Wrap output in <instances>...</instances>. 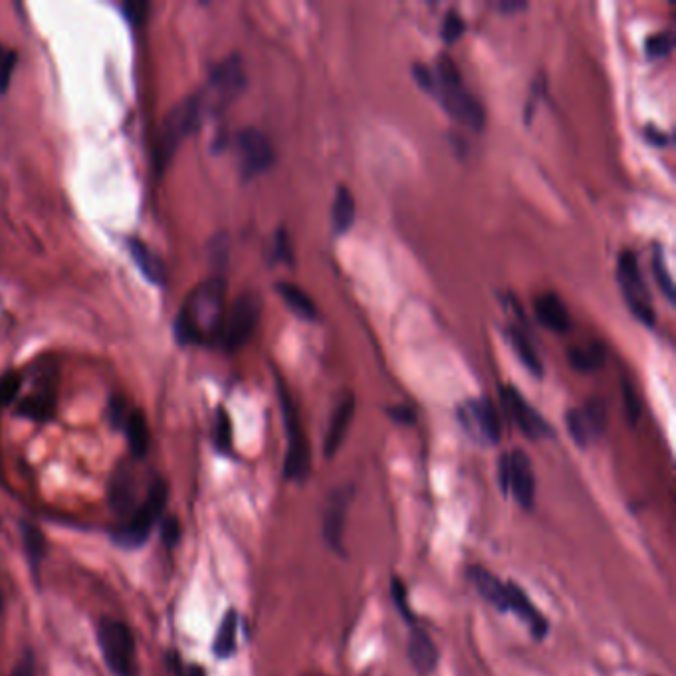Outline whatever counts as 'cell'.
<instances>
[{
  "mask_svg": "<svg viewBox=\"0 0 676 676\" xmlns=\"http://www.w3.org/2000/svg\"><path fill=\"white\" fill-rule=\"evenodd\" d=\"M226 284L223 278L203 282L183 306L175 332L183 343H211L221 336L225 322Z\"/></svg>",
  "mask_w": 676,
  "mask_h": 676,
  "instance_id": "obj_1",
  "label": "cell"
},
{
  "mask_svg": "<svg viewBox=\"0 0 676 676\" xmlns=\"http://www.w3.org/2000/svg\"><path fill=\"white\" fill-rule=\"evenodd\" d=\"M201 115H203V110H201L197 96L179 102L171 112L167 113V117L163 119V125H161V133H159V141H157V153H155L157 169L161 173L173 161L181 143L199 125Z\"/></svg>",
  "mask_w": 676,
  "mask_h": 676,
  "instance_id": "obj_2",
  "label": "cell"
},
{
  "mask_svg": "<svg viewBox=\"0 0 676 676\" xmlns=\"http://www.w3.org/2000/svg\"><path fill=\"white\" fill-rule=\"evenodd\" d=\"M278 395H280V405H282V415H284V427H286V437H288V451H286V460H284V476L286 480L292 482H304L310 474L312 460H310V447L302 429V421L298 415V409L286 391L284 383L278 379Z\"/></svg>",
  "mask_w": 676,
  "mask_h": 676,
  "instance_id": "obj_3",
  "label": "cell"
},
{
  "mask_svg": "<svg viewBox=\"0 0 676 676\" xmlns=\"http://www.w3.org/2000/svg\"><path fill=\"white\" fill-rule=\"evenodd\" d=\"M260 314H262V298L258 292L248 290L234 300L232 308L225 314L223 330L219 336L226 351H238L250 341L258 326Z\"/></svg>",
  "mask_w": 676,
  "mask_h": 676,
  "instance_id": "obj_4",
  "label": "cell"
},
{
  "mask_svg": "<svg viewBox=\"0 0 676 676\" xmlns=\"http://www.w3.org/2000/svg\"><path fill=\"white\" fill-rule=\"evenodd\" d=\"M165 504H167V486L165 482L157 480L149 488L145 502L131 514V520L115 532V540L125 548L141 546L149 538L155 522L161 518Z\"/></svg>",
  "mask_w": 676,
  "mask_h": 676,
  "instance_id": "obj_5",
  "label": "cell"
},
{
  "mask_svg": "<svg viewBox=\"0 0 676 676\" xmlns=\"http://www.w3.org/2000/svg\"><path fill=\"white\" fill-rule=\"evenodd\" d=\"M498 474L500 488L506 494H512L522 508L532 510L536 498V474L530 456L524 451L504 454L498 462Z\"/></svg>",
  "mask_w": 676,
  "mask_h": 676,
  "instance_id": "obj_6",
  "label": "cell"
},
{
  "mask_svg": "<svg viewBox=\"0 0 676 676\" xmlns=\"http://www.w3.org/2000/svg\"><path fill=\"white\" fill-rule=\"evenodd\" d=\"M98 641L102 655L113 675L131 676L135 659V643L131 629L121 621L104 619L98 627Z\"/></svg>",
  "mask_w": 676,
  "mask_h": 676,
  "instance_id": "obj_7",
  "label": "cell"
},
{
  "mask_svg": "<svg viewBox=\"0 0 676 676\" xmlns=\"http://www.w3.org/2000/svg\"><path fill=\"white\" fill-rule=\"evenodd\" d=\"M619 282L621 290L625 294L627 306L631 312L647 326L655 324V310L651 304V294L647 290V284L643 280V274L639 270V262L635 252L625 250L619 258Z\"/></svg>",
  "mask_w": 676,
  "mask_h": 676,
  "instance_id": "obj_8",
  "label": "cell"
},
{
  "mask_svg": "<svg viewBox=\"0 0 676 676\" xmlns=\"http://www.w3.org/2000/svg\"><path fill=\"white\" fill-rule=\"evenodd\" d=\"M458 419L464 431L482 445H498L502 437V423L496 407L488 399L466 401L458 409Z\"/></svg>",
  "mask_w": 676,
  "mask_h": 676,
  "instance_id": "obj_9",
  "label": "cell"
},
{
  "mask_svg": "<svg viewBox=\"0 0 676 676\" xmlns=\"http://www.w3.org/2000/svg\"><path fill=\"white\" fill-rule=\"evenodd\" d=\"M236 151L244 179H252L268 171L276 159L270 139L254 127H246L236 135Z\"/></svg>",
  "mask_w": 676,
  "mask_h": 676,
  "instance_id": "obj_10",
  "label": "cell"
},
{
  "mask_svg": "<svg viewBox=\"0 0 676 676\" xmlns=\"http://www.w3.org/2000/svg\"><path fill=\"white\" fill-rule=\"evenodd\" d=\"M353 496H355V488L343 484L328 494L326 504H324V516H322L324 542L328 544L332 552H336L339 556L345 554L343 536H345V524H347V514H349Z\"/></svg>",
  "mask_w": 676,
  "mask_h": 676,
  "instance_id": "obj_11",
  "label": "cell"
},
{
  "mask_svg": "<svg viewBox=\"0 0 676 676\" xmlns=\"http://www.w3.org/2000/svg\"><path fill=\"white\" fill-rule=\"evenodd\" d=\"M244 84H246V76H244L242 60L238 56H228L213 70L211 80H209V90H207L209 102L199 100L201 110L205 112L207 106L211 110L223 108L244 90Z\"/></svg>",
  "mask_w": 676,
  "mask_h": 676,
  "instance_id": "obj_12",
  "label": "cell"
},
{
  "mask_svg": "<svg viewBox=\"0 0 676 676\" xmlns=\"http://www.w3.org/2000/svg\"><path fill=\"white\" fill-rule=\"evenodd\" d=\"M565 423L571 439L579 447H587L607 429V407L601 399H589L581 409H569Z\"/></svg>",
  "mask_w": 676,
  "mask_h": 676,
  "instance_id": "obj_13",
  "label": "cell"
},
{
  "mask_svg": "<svg viewBox=\"0 0 676 676\" xmlns=\"http://www.w3.org/2000/svg\"><path fill=\"white\" fill-rule=\"evenodd\" d=\"M500 397L504 401V407L508 409V413L512 415V419L526 437L548 439L550 435H554L548 421L522 397V393L516 387L512 385L500 387Z\"/></svg>",
  "mask_w": 676,
  "mask_h": 676,
  "instance_id": "obj_14",
  "label": "cell"
},
{
  "mask_svg": "<svg viewBox=\"0 0 676 676\" xmlns=\"http://www.w3.org/2000/svg\"><path fill=\"white\" fill-rule=\"evenodd\" d=\"M447 112L451 113V117H454L458 123L474 129V131H480L486 123V112L482 108V104L464 88V86H458V88H439L435 90L433 94Z\"/></svg>",
  "mask_w": 676,
  "mask_h": 676,
  "instance_id": "obj_15",
  "label": "cell"
},
{
  "mask_svg": "<svg viewBox=\"0 0 676 676\" xmlns=\"http://www.w3.org/2000/svg\"><path fill=\"white\" fill-rule=\"evenodd\" d=\"M355 415V397L351 393H345L336 405V409L332 411V417L328 421V429L324 435V456L326 458H334L338 454L347 431L351 427Z\"/></svg>",
  "mask_w": 676,
  "mask_h": 676,
  "instance_id": "obj_16",
  "label": "cell"
},
{
  "mask_svg": "<svg viewBox=\"0 0 676 676\" xmlns=\"http://www.w3.org/2000/svg\"><path fill=\"white\" fill-rule=\"evenodd\" d=\"M468 579L472 581L476 591L482 595V599H486L492 607H496L500 613L510 611L508 583H502L492 571L480 565H472L468 569Z\"/></svg>",
  "mask_w": 676,
  "mask_h": 676,
  "instance_id": "obj_17",
  "label": "cell"
},
{
  "mask_svg": "<svg viewBox=\"0 0 676 676\" xmlns=\"http://www.w3.org/2000/svg\"><path fill=\"white\" fill-rule=\"evenodd\" d=\"M534 312L538 322L556 332L565 334L569 330V312L565 308L564 300L554 292H544L534 300Z\"/></svg>",
  "mask_w": 676,
  "mask_h": 676,
  "instance_id": "obj_18",
  "label": "cell"
},
{
  "mask_svg": "<svg viewBox=\"0 0 676 676\" xmlns=\"http://www.w3.org/2000/svg\"><path fill=\"white\" fill-rule=\"evenodd\" d=\"M508 591H510V611H514L528 625V629L536 639H544L550 631L548 619L536 609V605L528 599L522 587H518L516 583H508Z\"/></svg>",
  "mask_w": 676,
  "mask_h": 676,
  "instance_id": "obj_19",
  "label": "cell"
},
{
  "mask_svg": "<svg viewBox=\"0 0 676 676\" xmlns=\"http://www.w3.org/2000/svg\"><path fill=\"white\" fill-rule=\"evenodd\" d=\"M407 653L411 659V665L421 673V675H429L437 669L439 663V651L437 645L433 643V639L419 627H413L411 635H409V645H407Z\"/></svg>",
  "mask_w": 676,
  "mask_h": 676,
  "instance_id": "obj_20",
  "label": "cell"
},
{
  "mask_svg": "<svg viewBox=\"0 0 676 676\" xmlns=\"http://www.w3.org/2000/svg\"><path fill=\"white\" fill-rule=\"evenodd\" d=\"M276 292L282 296V300L286 302V306H288L300 320L314 322V320L318 318V310H316L314 300H312L298 284L278 282V284H276Z\"/></svg>",
  "mask_w": 676,
  "mask_h": 676,
  "instance_id": "obj_21",
  "label": "cell"
},
{
  "mask_svg": "<svg viewBox=\"0 0 676 676\" xmlns=\"http://www.w3.org/2000/svg\"><path fill=\"white\" fill-rule=\"evenodd\" d=\"M129 252L141 274L153 282V284H163L165 280V268L163 262L151 252V248L139 240H129Z\"/></svg>",
  "mask_w": 676,
  "mask_h": 676,
  "instance_id": "obj_22",
  "label": "cell"
},
{
  "mask_svg": "<svg viewBox=\"0 0 676 676\" xmlns=\"http://www.w3.org/2000/svg\"><path fill=\"white\" fill-rule=\"evenodd\" d=\"M125 435L129 451L135 458H143L149 449V429L141 411H131L125 419Z\"/></svg>",
  "mask_w": 676,
  "mask_h": 676,
  "instance_id": "obj_23",
  "label": "cell"
},
{
  "mask_svg": "<svg viewBox=\"0 0 676 676\" xmlns=\"http://www.w3.org/2000/svg\"><path fill=\"white\" fill-rule=\"evenodd\" d=\"M508 338H510V343H512L516 355L526 365V369L530 373H534L536 377H542L544 375V363H542V359H540L534 343L526 338L520 330H516V328L508 330Z\"/></svg>",
  "mask_w": 676,
  "mask_h": 676,
  "instance_id": "obj_24",
  "label": "cell"
},
{
  "mask_svg": "<svg viewBox=\"0 0 676 676\" xmlns=\"http://www.w3.org/2000/svg\"><path fill=\"white\" fill-rule=\"evenodd\" d=\"M567 359H569V363H571L575 369H579V371H583V373H589V371H595L597 367L603 365L605 349H603L599 343L571 347L569 353H567Z\"/></svg>",
  "mask_w": 676,
  "mask_h": 676,
  "instance_id": "obj_25",
  "label": "cell"
},
{
  "mask_svg": "<svg viewBox=\"0 0 676 676\" xmlns=\"http://www.w3.org/2000/svg\"><path fill=\"white\" fill-rule=\"evenodd\" d=\"M332 221H334L336 232L349 230L355 221V199L345 185L338 187L334 209H332Z\"/></svg>",
  "mask_w": 676,
  "mask_h": 676,
  "instance_id": "obj_26",
  "label": "cell"
},
{
  "mask_svg": "<svg viewBox=\"0 0 676 676\" xmlns=\"http://www.w3.org/2000/svg\"><path fill=\"white\" fill-rule=\"evenodd\" d=\"M54 413V395L52 393H36L26 397L18 405V415L28 417L32 421H46Z\"/></svg>",
  "mask_w": 676,
  "mask_h": 676,
  "instance_id": "obj_27",
  "label": "cell"
},
{
  "mask_svg": "<svg viewBox=\"0 0 676 676\" xmlns=\"http://www.w3.org/2000/svg\"><path fill=\"white\" fill-rule=\"evenodd\" d=\"M236 633H238V615L236 611H228L215 639V655L219 659H228L234 653Z\"/></svg>",
  "mask_w": 676,
  "mask_h": 676,
  "instance_id": "obj_28",
  "label": "cell"
},
{
  "mask_svg": "<svg viewBox=\"0 0 676 676\" xmlns=\"http://www.w3.org/2000/svg\"><path fill=\"white\" fill-rule=\"evenodd\" d=\"M22 540H24V548H26L30 562L40 564V560L46 554V540L42 532L32 524H22Z\"/></svg>",
  "mask_w": 676,
  "mask_h": 676,
  "instance_id": "obj_29",
  "label": "cell"
},
{
  "mask_svg": "<svg viewBox=\"0 0 676 676\" xmlns=\"http://www.w3.org/2000/svg\"><path fill=\"white\" fill-rule=\"evenodd\" d=\"M675 48V34L671 30L655 32L645 40V52L649 58H665Z\"/></svg>",
  "mask_w": 676,
  "mask_h": 676,
  "instance_id": "obj_30",
  "label": "cell"
},
{
  "mask_svg": "<svg viewBox=\"0 0 676 676\" xmlns=\"http://www.w3.org/2000/svg\"><path fill=\"white\" fill-rule=\"evenodd\" d=\"M133 502V480L127 474H119L112 482V506L117 512H125Z\"/></svg>",
  "mask_w": 676,
  "mask_h": 676,
  "instance_id": "obj_31",
  "label": "cell"
},
{
  "mask_svg": "<svg viewBox=\"0 0 676 676\" xmlns=\"http://www.w3.org/2000/svg\"><path fill=\"white\" fill-rule=\"evenodd\" d=\"M653 272H655V278H657L661 290L665 292V296H667L671 302H675L676 292L675 284H673V276H671V272H669V268H667V262H665V256H663V252H661L659 248H657V252H655V256H653Z\"/></svg>",
  "mask_w": 676,
  "mask_h": 676,
  "instance_id": "obj_32",
  "label": "cell"
},
{
  "mask_svg": "<svg viewBox=\"0 0 676 676\" xmlns=\"http://www.w3.org/2000/svg\"><path fill=\"white\" fill-rule=\"evenodd\" d=\"M22 387V375L16 371H8L0 377V407H8L16 401Z\"/></svg>",
  "mask_w": 676,
  "mask_h": 676,
  "instance_id": "obj_33",
  "label": "cell"
},
{
  "mask_svg": "<svg viewBox=\"0 0 676 676\" xmlns=\"http://www.w3.org/2000/svg\"><path fill=\"white\" fill-rule=\"evenodd\" d=\"M215 443H217L221 452H228L232 447V425H230V419H228L225 409H219V413H217Z\"/></svg>",
  "mask_w": 676,
  "mask_h": 676,
  "instance_id": "obj_34",
  "label": "cell"
},
{
  "mask_svg": "<svg viewBox=\"0 0 676 676\" xmlns=\"http://www.w3.org/2000/svg\"><path fill=\"white\" fill-rule=\"evenodd\" d=\"M14 68H16V52L0 44V94L8 90Z\"/></svg>",
  "mask_w": 676,
  "mask_h": 676,
  "instance_id": "obj_35",
  "label": "cell"
},
{
  "mask_svg": "<svg viewBox=\"0 0 676 676\" xmlns=\"http://www.w3.org/2000/svg\"><path fill=\"white\" fill-rule=\"evenodd\" d=\"M464 32V20L462 16L456 12V10H449L445 20H443V26H441V34L445 38V42H456Z\"/></svg>",
  "mask_w": 676,
  "mask_h": 676,
  "instance_id": "obj_36",
  "label": "cell"
},
{
  "mask_svg": "<svg viewBox=\"0 0 676 676\" xmlns=\"http://www.w3.org/2000/svg\"><path fill=\"white\" fill-rule=\"evenodd\" d=\"M623 399H625V413H627V421L631 425H635L641 417V401L633 389V385L629 381H623Z\"/></svg>",
  "mask_w": 676,
  "mask_h": 676,
  "instance_id": "obj_37",
  "label": "cell"
},
{
  "mask_svg": "<svg viewBox=\"0 0 676 676\" xmlns=\"http://www.w3.org/2000/svg\"><path fill=\"white\" fill-rule=\"evenodd\" d=\"M161 538L165 542L167 548H173L179 544L181 540V524L175 516H167L163 522H161Z\"/></svg>",
  "mask_w": 676,
  "mask_h": 676,
  "instance_id": "obj_38",
  "label": "cell"
},
{
  "mask_svg": "<svg viewBox=\"0 0 676 676\" xmlns=\"http://www.w3.org/2000/svg\"><path fill=\"white\" fill-rule=\"evenodd\" d=\"M147 12H149V4L147 2H141V0H131V2H125L123 4V14L125 18L133 24V26H139L147 20Z\"/></svg>",
  "mask_w": 676,
  "mask_h": 676,
  "instance_id": "obj_39",
  "label": "cell"
},
{
  "mask_svg": "<svg viewBox=\"0 0 676 676\" xmlns=\"http://www.w3.org/2000/svg\"><path fill=\"white\" fill-rule=\"evenodd\" d=\"M391 593H393V599H395V605L399 607V611L403 613V617L407 621H413V615H411V609H409V603H407V591L403 587V583L395 577L393 583H391Z\"/></svg>",
  "mask_w": 676,
  "mask_h": 676,
  "instance_id": "obj_40",
  "label": "cell"
},
{
  "mask_svg": "<svg viewBox=\"0 0 676 676\" xmlns=\"http://www.w3.org/2000/svg\"><path fill=\"white\" fill-rule=\"evenodd\" d=\"M387 413H389V417H391L393 421H397V423H401V425H413L415 419H417L415 411H413L411 407H407V405L391 407Z\"/></svg>",
  "mask_w": 676,
  "mask_h": 676,
  "instance_id": "obj_41",
  "label": "cell"
},
{
  "mask_svg": "<svg viewBox=\"0 0 676 676\" xmlns=\"http://www.w3.org/2000/svg\"><path fill=\"white\" fill-rule=\"evenodd\" d=\"M274 256L278 260H292V250H290V242H288V236L284 230H278V236H276V248H274Z\"/></svg>",
  "mask_w": 676,
  "mask_h": 676,
  "instance_id": "obj_42",
  "label": "cell"
},
{
  "mask_svg": "<svg viewBox=\"0 0 676 676\" xmlns=\"http://www.w3.org/2000/svg\"><path fill=\"white\" fill-rule=\"evenodd\" d=\"M645 135H647V139H649L653 145H667V141H669V137H667L661 129H657L655 125H649V127L645 129Z\"/></svg>",
  "mask_w": 676,
  "mask_h": 676,
  "instance_id": "obj_43",
  "label": "cell"
},
{
  "mask_svg": "<svg viewBox=\"0 0 676 676\" xmlns=\"http://www.w3.org/2000/svg\"><path fill=\"white\" fill-rule=\"evenodd\" d=\"M12 676H34V665H32V659H30V657L22 659V661H20V663L14 667Z\"/></svg>",
  "mask_w": 676,
  "mask_h": 676,
  "instance_id": "obj_44",
  "label": "cell"
},
{
  "mask_svg": "<svg viewBox=\"0 0 676 676\" xmlns=\"http://www.w3.org/2000/svg\"><path fill=\"white\" fill-rule=\"evenodd\" d=\"M526 4L524 2H502L500 8L502 10H518V8H524Z\"/></svg>",
  "mask_w": 676,
  "mask_h": 676,
  "instance_id": "obj_45",
  "label": "cell"
},
{
  "mask_svg": "<svg viewBox=\"0 0 676 676\" xmlns=\"http://www.w3.org/2000/svg\"><path fill=\"white\" fill-rule=\"evenodd\" d=\"M185 676H205V671H203L201 667L193 665V667H189V669H187V675Z\"/></svg>",
  "mask_w": 676,
  "mask_h": 676,
  "instance_id": "obj_46",
  "label": "cell"
},
{
  "mask_svg": "<svg viewBox=\"0 0 676 676\" xmlns=\"http://www.w3.org/2000/svg\"><path fill=\"white\" fill-rule=\"evenodd\" d=\"M2 605H4V597H2V591H0V611H2Z\"/></svg>",
  "mask_w": 676,
  "mask_h": 676,
  "instance_id": "obj_47",
  "label": "cell"
}]
</instances>
